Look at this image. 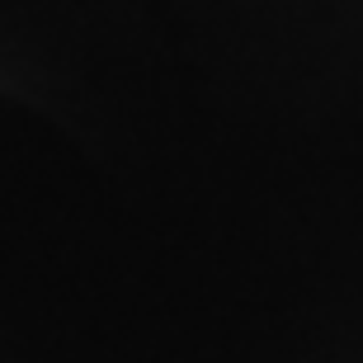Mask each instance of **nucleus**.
Segmentation results:
<instances>
[]
</instances>
